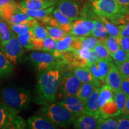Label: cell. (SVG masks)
Wrapping results in <instances>:
<instances>
[{
  "label": "cell",
  "instance_id": "cell-1",
  "mask_svg": "<svg viewBox=\"0 0 129 129\" xmlns=\"http://www.w3.org/2000/svg\"><path fill=\"white\" fill-rule=\"evenodd\" d=\"M61 77L60 67L41 72L38 77L35 102L44 105L55 101Z\"/></svg>",
  "mask_w": 129,
  "mask_h": 129
},
{
  "label": "cell",
  "instance_id": "cell-2",
  "mask_svg": "<svg viewBox=\"0 0 129 129\" xmlns=\"http://www.w3.org/2000/svg\"><path fill=\"white\" fill-rule=\"evenodd\" d=\"M91 10L97 15L104 16L115 25L124 23L129 19L128 7L117 0H87Z\"/></svg>",
  "mask_w": 129,
  "mask_h": 129
},
{
  "label": "cell",
  "instance_id": "cell-3",
  "mask_svg": "<svg viewBox=\"0 0 129 129\" xmlns=\"http://www.w3.org/2000/svg\"><path fill=\"white\" fill-rule=\"evenodd\" d=\"M37 114L44 116L56 126L60 127H68L72 124L78 117L61 104L53 102L43 105Z\"/></svg>",
  "mask_w": 129,
  "mask_h": 129
},
{
  "label": "cell",
  "instance_id": "cell-4",
  "mask_svg": "<svg viewBox=\"0 0 129 129\" xmlns=\"http://www.w3.org/2000/svg\"><path fill=\"white\" fill-rule=\"evenodd\" d=\"M1 95L5 104L18 113L29 107L32 99L29 90L22 87H6L3 90Z\"/></svg>",
  "mask_w": 129,
  "mask_h": 129
},
{
  "label": "cell",
  "instance_id": "cell-5",
  "mask_svg": "<svg viewBox=\"0 0 129 129\" xmlns=\"http://www.w3.org/2000/svg\"><path fill=\"white\" fill-rule=\"evenodd\" d=\"M29 59L32 64L40 72L60 67L62 63L59 57H56L53 53L43 51L33 50L30 53Z\"/></svg>",
  "mask_w": 129,
  "mask_h": 129
},
{
  "label": "cell",
  "instance_id": "cell-6",
  "mask_svg": "<svg viewBox=\"0 0 129 129\" xmlns=\"http://www.w3.org/2000/svg\"><path fill=\"white\" fill-rule=\"evenodd\" d=\"M86 0H58L56 8L72 20L82 19Z\"/></svg>",
  "mask_w": 129,
  "mask_h": 129
},
{
  "label": "cell",
  "instance_id": "cell-7",
  "mask_svg": "<svg viewBox=\"0 0 129 129\" xmlns=\"http://www.w3.org/2000/svg\"><path fill=\"white\" fill-rule=\"evenodd\" d=\"M0 48L14 65H17L20 62L24 52V48L19 42L16 34H14L7 43L0 46Z\"/></svg>",
  "mask_w": 129,
  "mask_h": 129
},
{
  "label": "cell",
  "instance_id": "cell-8",
  "mask_svg": "<svg viewBox=\"0 0 129 129\" xmlns=\"http://www.w3.org/2000/svg\"><path fill=\"white\" fill-rule=\"evenodd\" d=\"M82 83L74 72H69L61 75L60 84L64 96H75L78 92Z\"/></svg>",
  "mask_w": 129,
  "mask_h": 129
},
{
  "label": "cell",
  "instance_id": "cell-9",
  "mask_svg": "<svg viewBox=\"0 0 129 129\" xmlns=\"http://www.w3.org/2000/svg\"><path fill=\"white\" fill-rule=\"evenodd\" d=\"M93 27V19H80L74 20L69 35L77 37L91 36Z\"/></svg>",
  "mask_w": 129,
  "mask_h": 129
},
{
  "label": "cell",
  "instance_id": "cell-10",
  "mask_svg": "<svg viewBox=\"0 0 129 129\" xmlns=\"http://www.w3.org/2000/svg\"><path fill=\"white\" fill-rule=\"evenodd\" d=\"M112 61L99 59L87 67L95 80L98 81H105L108 73L110 70Z\"/></svg>",
  "mask_w": 129,
  "mask_h": 129
},
{
  "label": "cell",
  "instance_id": "cell-11",
  "mask_svg": "<svg viewBox=\"0 0 129 129\" xmlns=\"http://www.w3.org/2000/svg\"><path fill=\"white\" fill-rule=\"evenodd\" d=\"M58 103L77 116L85 114V104L76 95L65 96L62 101Z\"/></svg>",
  "mask_w": 129,
  "mask_h": 129
},
{
  "label": "cell",
  "instance_id": "cell-12",
  "mask_svg": "<svg viewBox=\"0 0 129 129\" xmlns=\"http://www.w3.org/2000/svg\"><path fill=\"white\" fill-rule=\"evenodd\" d=\"M99 118L96 117L91 114H82L78 116L74 120L73 122L74 128L77 129L97 128Z\"/></svg>",
  "mask_w": 129,
  "mask_h": 129
},
{
  "label": "cell",
  "instance_id": "cell-13",
  "mask_svg": "<svg viewBox=\"0 0 129 129\" xmlns=\"http://www.w3.org/2000/svg\"><path fill=\"white\" fill-rule=\"evenodd\" d=\"M122 81V74L115 63L112 64L109 71L108 73L105 82L114 92L121 90Z\"/></svg>",
  "mask_w": 129,
  "mask_h": 129
},
{
  "label": "cell",
  "instance_id": "cell-14",
  "mask_svg": "<svg viewBox=\"0 0 129 129\" xmlns=\"http://www.w3.org/2000/svg\"><path fill=\"white\" fill-rule=\"evenodd\" d=\"M100 88L96 87L85 104V114H91L96 117H101V111L99 106V94Z\"/></svg>",
  "mask_w": 129,
  "mask_h": 129
},
{
  "label": "cell",
  "instance_id": "cell-15",
  "mask_svg": "<svg viewBox=\"0 0 129 129\" xmlns=\"http://www.w3.org/2000/svg\"><path fill=\"white\" fill-rule=\"evenodd\" d=\"M28 127L30 129H55L56 125L53 124L44 116L37 115L32 116L27 120Z\"/></svg>",
  "mask_w": 129,
  "mask_h": 129
},
{
  "label": "cell",
  "instance_id": "cell-16",
  "mask_svg": "<svg viewBox=\"0 0 129 129\" xmlns=\"http://www.w3.org/2000/svg\"><path fill=\"white\" fill-rule=\"evenodd\" d=\"M26 122L19 113L10 108V112L4 129H23L26 128Z\"/></svg>",
  "mask_w": 129,
  "mask_h": 129
},
{
  "label": "cell",
  "instance_id": "cell-17",
  "mask_svg": "<svg viewBox=\"0 0 129 129\" xmlns=\"http://www.w3.org/2000/svg\"><path fill=\"white\" fill-rule=\"evenodd\" d=\"M57 1L54 0H20V7L31 10H41L54 6Z\"/></svg>",
  "mask_w": 129,
  "mask_h": 129
},
{
  "label": "cell",
  "instance_id": "cell-18",
  "mask_svg": "<svg viewBox=\"0 0 129 129\" xmlns=\"http://www.w3.org/2000/svg\"><path fill=\"white\" fill-rule=\"evenodd\" d=\"M73 72L80 79L82 84L85 83H93L98 87L100 85L99 82L95 80L87 67H76L74 69Z\"/></svg>",
  "mask_w": 129,
  "mask_h": 129
},
{
  "label": "cell",
  "instance_id": "cell-19",
  "mask_svg": "<svg viewBox=\"0 0 129 129\" xmlns=\"http://www.w3.org/2000/svg\"><path fill=\"white\" fill-rule=\"evenodd\" d=\"M56 4L54 5V6H51V7L46 8V9L41 10H31L25 9V8H23L20 6V10L21 12L26 13L29 14L31 17L37 19L38 20L41 21L42 19L45 18L47 16L52 14L53 10L56 8Z\"/></svg>",
  "mask_w": 129,
  "mask_h": 129
},
{
  "label": "cell",
  "instance_id": "cell-20",
  "mask_svg": "<svg viewBox=\"0 0 129 129\" xmlns=\"http://www.w3.org/2000/svg\"><path fill=\"white\" fill-rule=\"evenodd\" d=\"M13 69L14 64L0 48V77L9 76L13 72Z\"/></svg>",
  "mask_w": 129,
  "mask_h": 129
},
{
  "label": "cell",
  "instance_id": "cell-21",
  "mask_svg": "<svg viewBox=\"0 0 129 129\" xmlns=\"http://www.w3.org/2000/svg\"><path fill=\"white\" fill-rule=\"evenodd\" d=\"M53 16L55 17L57 22L60 23V29L65 31L69 34L72 29V24L73 20L59 12L55 8L52 13Z\"/></svg>",
  "mask_w": 129,
  "mask_h": 129
},
{
  "label": "cell",
  "instance_id": "cell-22",
  "mask_svg": "<svg viewBox=\"0 0 129 129\" xmlns=\"http://www.w3.org/2000/svg\"><path fill=\"white\" fill-rule=\"evenodd\" d=\"M114 91L107 84H105L100 88L99 94V106L101 109L105 105L114 101Z\"/></svg>",
  "mask_w": 129,
  "mask_h": 129
},
{
  "label": "cell",
  "instance_id": "cell-23",
  "mask_svg": "<svg viewBox=\"0 0 129 129\" xmlns=\"http://www.w3.org/2000/svg\"><path fill=\"white\" fill-rule=\"evenodd\" d=\"M9 24L0 17V46L7 43L14 34Z\"/></svg>",
  "mask_w": 129,
  "mask_h": 129
},
{
  "label": "cell",
  "instance_id": "cell-24",
  "mask_svg": "<svg viewBox=\"0 0 129 129\" xmlns=\"http://www.w3.org/2000/svg\"><path fill=\"white\" fill-rule=\"evenodd\" d=\"M96 86L97 85L93 83H83L79 88L76 96L85 104Z\"/></svg>",
  "mask_w": 129,
  "mask_h": 129
},
{
  "label": "cell",
  "instance_id": "cell-25",
  "mask_svg": "<svg viewBox=\"0 0 129 129\" xmlns=\"http://www.w3.org/2000/svg\"><path fill=\"white\" fill-rule=\"evenodd\" d=\"M73 36L71 35H67L63 38L57 41L56 43V51L59 52L72 51V46L74 40Z\"/></svg>",
  "mask_w": 129,
  "mask_h": 129
},
{
  "label": "cell",
  "instance_id": "cell-26",
  "mask_svg": "<svg viewBox=\"0 0 129 129\" xmlns=\"http://www.w3.org/2000/svg\"><path fill=\"white\" fill-rule=\"evenodd\" d=\"M93 20L94 23V27L91 36L96 37L99 40L104 39L109 36L108 32L104 24L96 19H93Z\"/></svg>",
  "mask_w": 129,
  "mask_h": 129
},
{
  "label": "cell",
  "instance_id": "cell-27",
  "mask_svg": "<svg viewBox=\"0 0 129 129\" xmlns=\"http://www.w3.org/2000/svg\"><path fill=\"white\" fill-rule=\"evenodd\" d=\"M118 117H100L98 122V129H116L117 128Z\"/></svg>",
  "mask_w": 129,
  "mask_h": 129
},
{
  "label": "cell",
  "instance_id": "cell-28",
  "mask_svg": "<svg viewBox=\"0 0 129 129\" xmlns=\"http://www.w3.org/2000/svg\"><path fill=\"white\" fill-rule=\"evenodd\" d=\"M99 42L107 48L110 54L115 53L120 48L118 37L109 35L104 39L100 40Z\"/></svg>",
  "mask_w": 129,
  "mask_h": 129
},
{
  "label": "cell",
  "instance_id": "cell-29",
  "mask_svg": "<svg viewBox=\"0 0 129 129\" xmlns=\"http://www.w3.org/2000/svg\"><path fill=\"white\" fill-rule=\"evenodd\" d=\"M114 99L120 114H122L124 112L125 106H126L127 95L121 90H120L114 92Z\"/></svg>",
  "mask_w": 129,
  "mask_h": 129
},
{
  "label": "cell",
  "instance_id": "cell-30",
  "mask_svg": "<svg viewBox=\"0 0 129 129\" xmlns=\"http://www.w3.org/2000/svg\"><path fill=\"white\" fill-rule=\"evenodd\" d=\"M22 47L27 50H32L34 37L31 30L24 34L16 35Z\"/></svg>",
  "mask_w": 129,
  "mask_h": 129
},
{
  "label": "cell",
  "instance_id": "cell-31",
  "mask_svg": "<svg viewBox=\"0 0 129 129\" xmlns=\"http://www.w3.org/2000/svg\"><path fill=\"white\" fill-rule=\"evenodd\" d=\"M44 26L46 28L48 36L56 40V41H58V40H60L61 38H63L64 37L69 34L68 33L60 28H57V27L51 26L48 25H45Z\"/></svg>",
  "mask_w": 129,
  "mask_h": 129
},
{
  "label": "cell",
  "instance_id": "cell-32",
  "mask_svg": "<svg viewBox=\"0 0 129 129\" xmlns=\"http://www.w3.org/2000/svg\"><path fill=\"white\" fill-rule=\"evenodd\" d=\"M93 50L96 53V55L99 57L100 59H105V60H108L112 61L113 59L111 57L110 52H109L107 48L99 42L94 48H93Z\"/></svg>",
  "mask_w": 129,
  "mask_h": 129
},
{
  "label": "cell",
  "instance_id": "cell-33",
  "mask_svg": "<svg viewBox=\"0 0 129 129\" xmlns=\"http://www.w3.org/2000/svg\"><path fill=\"white\" fill-rule=\"evenodd\" d=\"M31 31L34 39L37 40H44L48 36L46 28L41 25L39 22L35 25V26L32 29Z\"/></svg>",
  "mask_w": 129,
  "mask_h": 129
},
{
  "label": "cell",
  "instance_id": "cell-34",
  "mask_svg": "<svg viewBox=\"0 0 129 129\" xmlns=\"http://www.w3.org/2000/svg\"><path fill=\"white\" fill-rule=\"evenodd\" d=\"M99 39L93 36L80 37L81 48L87 47L93 50L94 47L99 43Z\"/></svg>",
  "mask_w": 129,
  "mask_h": 129
},
{
  "label": "cell",
  "instance_id": "cell-35",
  "mask_svg": "<svg viewBox=\"0 0 129 129\" xmlns=\"http://www.w3.org/2000/svg\"><path fill=\"white\" fill-rule=\"evenodd\" d=\"M10 112V108L4 101H0V129L4 128Z\"/></svg>",
  "mask_w": 129,
  "mask_h": 129
},
{
  "label": "cell",
  "instance_id": "cell-36",
  "mask_svg": "<svg viewBox=\"0 0 129 129\" xmlns=\"http://www.w3.org/2000/svg\"><path fill=\"white\" fill-rule=\"evenodd\" d=\"M111 56L113 60L114 61L115 64L121 63L128 60V53L121 47L115 53H111Z\"/></svg>",
  "mask_w": 129,
  "mask_h": 129
},
{
  "label": "cell",
  "instance_id": "cell-37",
  "mask_svg": "<svg viewBox=\"0 0 129 129\" xmlns=\"http://www.w3.org/2000/svg\"><path fill=\"white\" fill-rule=\"evenodd\" d=\"M56 43L57 41L48 36L43 40V47L42 51L51 53H54L56 51Z\"/></svg>",
  "mask_w": 129,
  "mask_h": 129
},
{
  "label": "cell",
  "instance_id": "cell-38",
  "mask_svg": "<svg viewBox=\"0 0 129 129\" xmlns=\"http://www.w3.org/2000/svg\"><path fill=\"white\" fill-rule=\"evenodd\" d=\"M9 26L12 31L16 35L24 34L29 32L32 29L31 27L26 24H12V25H9Z\"/></svg>",
  "mask_w": 129,
  "mask_h": 129
},
{
  "label": "cell",
  "instance_id": "cell-39",
  "mask_svg": "<svg viewBox=\"0 0 129 129\" xmlns=\"http://www.w3.org/2000/svg\"><path fill=\"white\" fill-rule=\"evenodd\" d=\"M117 66L122 75L129 77V60H127L121 63L115 64Z\"/></svg>",
  "mask_w": 129,
  "mask_h": 129
},
{
  "label": "cell",
  "instance_id": "cell-40",
  "mask_svg": "<svg viewBox=\"0 0 129 129\" xmlns=\"http://www.w3.org/2000/svg\"><path fill=\"white\" fill-rule=\"evenodd\" d=\"M118 129H129V117L124 115L118 117Z\"/></svg>",
  "mask_w": 129,
  "mask_h": 129
},
{
  "label": "cell",
  "instance_id": "cell-41",
  "mask_svg": "<svg viewBox=\"0 0 129 129\" xmlns=\"http://www.w3.org/2000/svg\"><path fill=\"white\" fill-rule=\"evenodd\" d=\"M120 30V36L129 37V19L125 23L117 26Z\"/></svg>",
  "mask_w": 129,
  "mask_h": 129
},
{
  "label": "cell",
  "instance_id": "cell-42",
  "mask_svg": "<svg viewBox=\"0 0 129 129\" xmlns=\"http://www.w3.org/2000/svg\"><path fill=\"white\" fill-rule=\"evenodd\" d=\"M121 90L127 95V96H129V77L122 75Z\"/></svg>",
  "mask_w": 129,
  "mask_h": 129
},
{
  "label": "cell",
  "instance_id": "cell-43",
  "mask_svg": "<svg viewBox=\"0 0 129 129\" xmlns=\"http://www.w3.org/2000/svg\"><path fill=\"white\" fill-rule=\"evenodd\" d=\"M120 47L128 53L129 51V37L120 36L118 37Z\"/></svg>",
  "mask_w": 129,
  "mask_h": 129
},
{
  "label": "cell",
  "instance_id": "cell-44",
  "mask_svg": "<svg viewBox=\"0 0 129 129\" xmlns=\"http://www.w3.org/2000/svg\"><path fill=\"white\" fill-rule=\"evenodd\" d=\"M15 2H16L15 0H0V11L7 5Z\"/></svg>",
  "mask_w": 129,
  "mask_h": 129
},
{
  "label": "cell",
  "instance_id": "cell-45",
  "mask_svg": "<svg viewBox=\"0 0 129 129\" xmlns=\"http://www.w3.org/2000/svg\"><path fill=\"white\" fill-rule=\"evenodd\" d=\"M122 115L126 116L127 117H129V96H127L126 106H125V108Z\"/></svg>",
  "mask_w": 129,
  "mask_h": 129
},
{
  "label": "cell",
  "instance_id": "cell-46",
  "mask_svg": "<svg viewBox=\"0 0 129 129\" xmlns=\"http://www.w3.org/2000/svg\"><path fill=\"white\" fill-rule=\"evenodd\" d=\"M117 1L122 6L128 8L129 0H117Z\"/></svg>",
  "mask_w": 129,
  "mask_h": 129
},
{
  "label": "cell",
  "instance_id": "cell-47",
  "mask_svg": "<svg viewBox=\"0 0 129 129\" xmlns=\"http://www.w3.org/2000/svg\"><path fill=\"white\" fill-rule=\"evenodd\" d=\"M128 60H129V51L128 52Z\"/></svg>",
  "mask_w": 129,
  "mask_h": 129
},
{
  "label": "cell",
  "instance_id": "cell-48",
  "mask_svg": "<svg viewBox=\"0 0 129 129\" xmlns=\"http://www.w3.org/2000/svg\"><path fill=\"white\" fill-rule=\"evenodd\" d=\"M128 14L129 15V10H128Z\"/></svg>",
  "mask_w": 129,
  "mask_h": 129
},
{
  "label": "cell",
  "instance_id": "cell-49",
  "mask_svg": "<svg viewBox=\"0 0 129 129\" xmlns=\"http://www.w3.org/2000/svg\"><path fill=\"white\" fill-rule=\"evenodd\" d=\"M54 1H58V0H54Z\"/></svg>",
  "mask_w": 129,
  "mask_h": 129
},
{
  "label": "cell",
  "instance_id": "cell-50",
  "mask_svg": "<svg viewBox=\"0 0 129 129\" xmlns=\"http://www.w3.org/2000/svg\"><path fill=\"white\" fill-rule=\"evenodd\" d=\"M128 9H129V6H128Z\"/></svg>",
  "mask_w": 129,
  "mask_h": 129
}]
</instances>
